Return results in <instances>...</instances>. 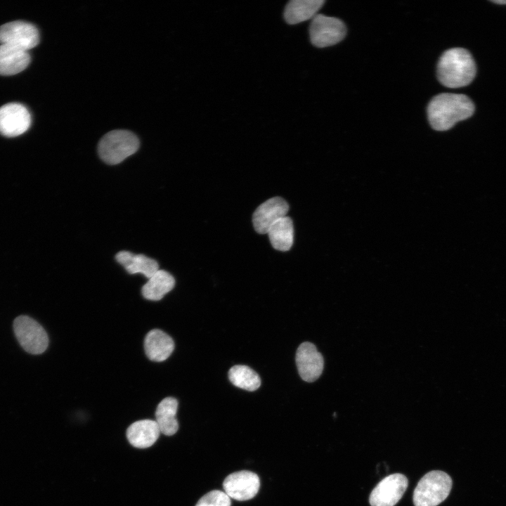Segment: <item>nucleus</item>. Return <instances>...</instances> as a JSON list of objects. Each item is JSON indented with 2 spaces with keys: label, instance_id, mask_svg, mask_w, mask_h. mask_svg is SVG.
Wrapping results in <instances>:
<instances>
[{
  "label": "nucleus",
  "instance_id": "obj_1",
  "mask_svg": "<svg viewBox=\"0 0 506 506\" xmlns=\"http://www.w3.org/2000/svg\"><path fill=\"white\" fill-rule=\"evenodd\" d=\"M474 112L472 100L464 94L443 93L434 96L427 107L428 119L436 131H446Z\"/></svg>",
  "mask_w": 506,
  "mask_h": 506
},
{
  "label": "nucleus",
  "instance_id": "obj_2",
  "mask_svg": "<svg viewBox=\"0 0 506 506\" xmlns=\"http://www.w3.org/2000/svg\"><path fill=\"white\" fill-rule=\"evenodd\" d=\"M476 65L471 53L462 48L446 51L437 65V77L448 88H460L470 84L476 75Z\"/></svg>",
  "mask_w": 506,
  "mask_h": 506
},
{
  "label": "nucleus",
  "instance_id": "obj_3",
  "mask_svg": "<svg viewBox=\"0 0 506 506\" xmlns=\"http://www.w3.org/2000/svg\"><path fill=\"white\" fill-rule=\"evenodd\" d=\"M139 145L138 137L132 132L114 130L100 139L98 152L103 162L109 164H117L134 154Z\"/></svg>",
  "mask_w": 506,
  "mask_h": 506
},
{
  "label": "nucleus",
  "instance_id": "obj_4",
  "mask_svg": "<svg viewBox=\"0 0 506 506\" xmlns=\"http://www.w3.org/2000/svg\"><path fill=\"white\" fill-rule=\"evenodd\" d=\"M451 488L452 479L448 474L431 471L421 478L414 490V505L436 506L446 499Z\"/></svg>",
  "mask_w": 506,
  "mask_h": 506
},
{
  "label": "nucleus",
  "instance_id": "obj_5",
  "mask_svg": "<svg viewBox=\"0 0 506 506\" xmlns=\"http://www.w3.org/2000/svg\"><path fill=\"white\" fill-rule=\"evenodd\" d=\"M346 27L339 18L316 14L311 20L309 35L311 44L325 48L341 41L346 36Z\"/></svg>",
  "mask_w": 506,
  "mask_h": 506
},
{
  "label": "nucleus",
  "instance_id": "obj_6",
  "mask_svg": "<svg viewBox=\"0 0 506 506\" xmlns=\"http://www.w3.org/2000/svg\"><path fill=\"white\" fill-rule=\"evenodd\" d=\"M13 330L21 346L32 354L43 353L48 346V335L39 323L26 316L16 318Z\"/></svg>",
  "mask_w": 506,
  "mask_h": 506
},
{
  "label": "nucleus",
  "instance_id": "obj_7",
  "mask_svg": "<svg viewBox=\"0 0 506 506\" xmlns=\"http://www.w3.org/2000/svg\"><path fill=\"white\" fill-rule=\"evenodd\" d=\"M39 42L37 28L30 22L15 20L0 26V44L24 51L33 48Z\"/></svg>",
  "mask_w": 506,
  "mask_h": 506
},
{
  "label": "nucleus",
  "instance_id": "obj_8",
  "mask_svg": "<svg viewBox=\"0 0 506 506\" xmlns=\"http://www.w3.org/2000/svg\"><path fill=\"white\" fill-rule=\"evenodd\" d=\"M408 481L402 474L384 478L372 490L369 498L371 506H394L407 489Z\"/></svg>",
  "mask_w": 506,
  "mask_h": 506
},
{
  "label": "nucleus",
  "instance_id": "obj_9",
  "mask_svg": "<svg viewBox=\"0 0 506 506\" xmlns=\"http://www.w3.org/2000/svg\"><path fill=\"white\" fill-rule=\"evenodd\" d=\"M32 117L21 103H9L0 107V134L6 137L22 134L30 128Z\"/></svg>",
  "mask_w": 506,
  "mask_h": 506
},
{
  "label": "nucleus",
  "instance_id": "obj_10",
  "mask_svg": "<svg viewBox=\"0 0 506 506\" xmlns=\"http://www.w3.org/2000/svg\"><path fill=\"white\" fill-rule=\"evenodd\" d=\"M223 487L230 498L238 501L248 500L258 493L260 480L258 475L252 472L239 471L226 476Z\"/></svg>",
  "mask_w": 506,
  "mask_h": 506
},
{
  "label": "nucleus",
  "instance_id": "obj_11",
  "mask_svg": "<svg viewBox=\"0 0 506 506\" xmlns=\"http://www.w3.org/2000/svg\"><path fill=\"white\" fill-rule=\"evenodd\" d=\"M296 364L301 379L307 382H312L322 374L324 359L313 344L305 342L301 343L297 350Z\"/></svg>",
  "mask_w": 506,
  "mask_h": 506
},
{
  "label": "nucleus",
  "instance_id": "obj_12",
  "mask_svg": "<svg viewBox=\"0 0 506 506\" xmlns=\"http://www.w3.org/2000/svg\"><path fill=\"white\" fill-rule=\"evenodd\" d=\"M287 202L280 197H273L261 204L254 211L252 222L255 231L259 234L267 233L269 228L277 220L287 216Z\"/></svg>",
  "mask_w": 506,
  "mask_h": 506
},
{
  "label": "nucleus",
  "instance_id": "obj_13",
  "mask_svg": "<svg viewBox=\"0 0 506 506\" xmlns=\"http://www.w3.org/2000/svg\"><path fill=\"white\" fill-rule=\"evenodd\" d=\"M160 430L156 421L142 420L131 424L126 430L129 442L138 448L151 446L157 440Z\"/></svg>",
  "mask_w": 506,
  "mask_h": 506
},
{
  "label": "nucleus",
  "instance_id": "obj_14",
  "mask_svg": "<svg viewBox=\"0 0 506 506\" xmlns=\"http://www.w3.org/2000/svg\"><path fill=\"white\" fill-rule=\"evenodd\" d=\"M144 349L146 356L150 360L161 362L168 358L171 354L174 349V342L167 333L155 329L146 335Z\"/></svg>",
  "mask_w": 506,
  "mask_h": 506
},
{
  "label": "nucleus",
  "instance_id": "obj_15",
  "mask_svg": "<svg viewBox=\"0 0 506 506\" xmlns=\"http://www.w3.org/2000/svg\"><path fill=\"white\" fill-rule=\"evenodd\" d=\"M30 62L27 51L0 44V75L10 76L24 70Z\"/></svg>",
  "mask_w": 506,
  "mask_h": 506
},
{
  "label": "nucleus",
  "instance_id": "obj_16",
  "mask_svg": "<svg viewBox=\"0 0 506 506\" xmlns=\"http://www.w3.org/2000/svg\"><path fill=\"white\" fill-rule=\"evenodd\" d=\"M115 259L129 273H141L148 279L159 270L157 262L143 254L120 251L116 254Z\"/></svg>",
  "mask_w": 506,
  "mask_h": 506
},
{
  "label": "nucleus",
  "instance_id": "obj_17",
  "mask_svg": "<svg viewBox=\"0 0 506 506\" xmlns=\"http://www.w3.org/2000/svg\"><path fill=\"white\" fill-rule=\"evenodd\" d=\"M324 4V0H292L285 8V20L295 25L312 19Z\"/></svg>",
  "mask_w": 506,
  "mask_h": 506
},
{
  "label": "nucleus",
  "instance_id": "obj_18",
  "mask_svg": "<svg viewBox=\"0 0 506 506\" xmlns=\"http://www.w3.org/2000/svg\"><path fill=\"white\" fill-rule=\"evenodd\" d=\"M267 234L274 249L282 252L288 251L294 240V228L291 218L285 216L277 220L269 228Z\"/></svg>",
  "mask_w": 506,
  "mask_h": 506
},
{
  "label": "nucleus",
  "instance_id": "obj_19",
  "mask_svg": "<svg viewBox=\"0 0 506 506\" xmlns=\"http://www.w3.org/2000/svg\"><path fill=\"white\" fill-rule=\"evenodd\" d=\"M178 401L173 397H167L157 405L155 417L160 432L167 436L174 434L179 429L176 418Z\"/></svg>",
  "mask_w": 506,
  "mask_h": 506
},
{
  "label": "nucleus",
  "instance_id": "obj_20",
  "mask_svg": "<svg viewBox=\"0 0 506 506\" xmlns=\"http://www.w3.org/2000/svg\"><path fill=\"white\" fill-rule=\"evenodd\" d=\"M174 277L164 270H158L143 286L141 292L144 298L152 301L160 300L174 287Z\"/></svg>",
  "mask_w": 506,
  "mask_h": 506
},
{
  "label": "nucleus",
  "instance_id": "obj_21",
  "mask_svg": "<svg viewBox=\"0 0 506 506\" xmlns=\"http://www.w3.org/2000/svg\"><path fill=\"white\" fill-rule=\"evenodd\" d=\"M228 378L235 387L249 391L257 390L261 385L259 375L244 365L233 366L228 371Z\"/></svg>",
  "mask_w": 506,
  "mask_h": 506
},
{
  "label": "nucleus",
  "instance_id": "obj_22",
  "mask_svg": "<svg viewBox=\"0 0 506 506\" xmlns=\"http://www.w3.org/2000/svg\"><path fill=\"white\" fill-rule=\"evenodd\" d=\"M231 498L225 492L212 491L203 495L195 506H231Z\"/></svg>",
  "mask_w": 506,
  "mask_h": 506
},
{
  "label": "nucleus",
  "instance_id": "obj_23",
  "mask_svg": "<svg viewBox=\"0 0 506 506\" xmlns=\"http://www.w3.org/2000/svg\"><path fill=\"white\" fill-rule=\"evenodd\" d=\"M493 3L497 4H501L505 5L506 4V0H493L491 1Z\"/></svg>",
  "mask_w": 506,
  "mask_h": 506
}]
</instances>
